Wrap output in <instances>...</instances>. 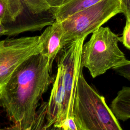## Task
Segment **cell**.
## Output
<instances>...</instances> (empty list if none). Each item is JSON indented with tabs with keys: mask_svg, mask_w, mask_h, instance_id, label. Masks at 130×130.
Segmentation results:
<instances>
[{
	"mask_svg": "<svg viewBox=\"0 0 130 130\" xmlns=\"http://www.w3.org/2000/svg\"><path fill=\"white\" fill-rule=\"evenodd\" d=\"M47 57L40 53L24 60L0 88V107L16 130H31L37 108L54 79Z\"/></svg>",
	"mask_w": 130,
	"mask_h": 130,
	"instance_id": "6da1fadb",
	"label": "cell"
},
{
	"mask_svg": "<svg viewBox=\"0 0 130 130\" xmlns=\"http://www.w3.org/2000/svg\"><path fill=\"white\" fill-rule=\"evenodd\" d=\"M72 117L80 130H123L105 98L80 72L74 98Z\"/></svg>",
	"mask_w": 130,
	"mask_h": 130,
	"instance_id": "7a4b0ae2",
	"label": "cell"
},
{
	"mask_svg": "<svg viewBox=\"0 0 130 130\" xmlns=\"http://www.w3.org/2000/svg\"><path fill=\"white\" fill-rule=\"evenodd\" d=\"M120 37L108 27H100L92 33L88 42L83 44L81 66L87 69L92 78L105 73L121 64L126 59L119 49Z\"/></svg>",
	"mask_w": 130,
	"mask_h": 130,
	"instance_id": "3957f363",
	"label": "cell"
},
{
	"mask_svg": "<svg viewBox=\"0 0 130 130\" xmlns=\"http://www.w3.org/2000/svg\"><path fill=\"white\" fill-rule=\"evenodd\" d=\"M121 13L120 0H101L60 22L63 29L64 46L85 38L99 29L116 14Z\"/></svg>",
	"mask_w": 130,
	"mask_h": 130,
	"instance_id": "277c9868",
	"label": "cell"
},
{
	"mask_svg": "<svg viewBox=\"0 0 130 130\" xmlns=\"http://www.w3.org/2000/svg\"><path fill=\"white\" fill-rule=\"evenodd\" d=\"M85 38L75 40L67 45L57 55V65L62 73V82L65 90L67 118L72 117L73 107L77 82L81 66V51Z\"/></svg>",
	"mask_w": 130,
	"mask_h": 130,
	"instance_id": "5b68a950",
	"label": "cell"
},
{
	"mask_svg": "<svg viewBox=\"0 0 130 130\" xmlns=\"http://www.w3.org/2000/svg\"><path fill=\"white\" fill-rule=\"evenodd\" d=\"M40 53L39 36L0 41V88L24 60Z\"/></svg>",
	"mask_w": 130,
	"mask_h": 130,
	"instance_id": "8992f818",
	"label": "cell"
},
{
	"mask_svg": "<svg viewBox=\"0 0 130 130\" xmlns=\"http://www.w3.org/2000/svg\"><path fill=\"white\" fill-rule=\"evenodd\" d=\"M46 118V129L52 126L62 127L63 122L67 118L66 95L62 82V73L60 68L58 67L50 98L47 102Z\"/></svg>",
	"mask_w": 130,
	"mask_h": 130,
	"instance_id": "52a82bcc",
	"label": "cell"
},
{
	"mask_svg": "<svg viewBox=\"0 0 130 130\" xmlns=\"http://www.w3.org/2000/svg\"><path fill=\"white\" fill-rule=\"evenodd\" d=\"M63 33L61 22L55 20L39 36L40 53L47 57L51 68L57 55L65 46Z\"/></svg>",
	"mask_w": 130,
	"mask_h": 130,
	"instance_id": "ba28073f",
	"label": "cell"
},
{
	"mask_svg": "<svg viewBox=\"0 0 130 130\" xmlns=\"http://www.w3.org/2000/svg\"><path fill=\"white\" fill-rule=\"evenodd\" d=\"M101 0H67L60 7L52 9L51 12L55 21L62 22L74 14L84 10Z\"/></svg>",
	"mask_w": 130,
	"mask_h": 130,
	"instance_id": "9c48e42d",
	"label": "cell"
},
{
	"mask_svg": "<svg viewBox=\"0 0 130 130\" xmlns=\"http://www.w3.org/2000/svg\"><path fill=\"white\" fill-rule=\"evenodd\" d=\"M110 108L118 120L130 119V87H123L111 103Z\"/></svg>",
	"mask_w": 130,
	"mask_h": 130,
	"instance_id": "30bf717a",
	"label": "cell"
},
{
	"mask_svg": "<svg viewBox=\"0 0 130 130\" xmlns=\"http://www.w3.org/2000/svg\"><path fill=\"white\" fill-rule=\"evenodd\" d=\"M23 9L20 0H0V21L4 24L15 22Z\"/></svg>",
	"mask_w": 130,
	"mask_h": 130,
	"instance_id": "8fae6325",
	"label": "cell"
},
{
	"mask_svg": "<svg viewBox=\"0 0 130 130\" xmlns=\"http://www.w3.org/2000/svg\"><path fill=\"white\" fill-rule=\"evenodd\" d=\"M24 6L32 14L37 15L48 11L50 9L45 0H20Z\"/></svg>",
	"mask_w": 130,
	"mask_h": 130,
	"instance_id": "7c38bea8",
	"label": "cell"
},
{
	"mask_svg": "<svg viewBox=\"0 0 130 130\" xmlns=\"http://www.w3.org/2000/svg\"><path fill=\"white\" fill-rule=\"evenodd\" d=\"M35 122L31 130H46L45 124L46 122V109L44 107L40 108Z\"/></svg>",
	"mask_w": 130,
	"mask_h": 130,
	"instance_id": "4fadbf2b",
	"label": "cell"
},
{
	"mask_svg": "<svg viewBox=\"0 0 130 130\" xmlns=\"http://www.w3.org/2000/svg\"><path fill=\"white\" fill-rule=\"evenodd\" d=\"M112 69L118 75L130 80V60L126 59L121 64Z\"/></svg>",
	"mask_w": 130,
	"mask_h": 130,
	"instance_id": "5bb4252c",
	"label": "cell"
},
{
	"mask_svg": "<svg viewBox=\"0 0 130 130\" xmlns=\"http://www.w3.org/2000/svg\"><path fill=\"white\" fill-rule=\"evenodd\" d=\"M120 42L128 49L130 50V19H127L123 28L121 37H120Z\"/></svg>",
	"mask_w": 130,
	"mask_h": 130,
	"instance_id": "9a60e30c",
	"label": "cell"
},
{
	"mask_svg": "<svg viewBox=\"0 0 130 130\" xmlns=\"http://www.w3.org/2000/svg\"><path fill=\"white\" fill-rule=\"evenodd\" d=\"M63 130H80L77 125L73 117L67 118L62 126Z\"/></svg>",
	"mask_w": 130,
	"mask_h": 130,
	"instance_id": "2e32d148",
	"label": "cell"
},
{
	"mask_svg": "<svg viewBox=\"0 0 130 130\" xmlns=\"http://www.w3.org/2000/svg\"><path fill=\"white\" fill-rule=\"evenodd\" d=\"M121 4V13L126 17V19H130V0H120Z\"/></svg>",
	"mask_w": 130,
	"mask_h": 130,
	"instance_id": "e0dca14e",
	"label": "cell"
},
{
	"mask_svg": "<svg viewBox=\"0 0 130 130\" xmlns=\"http://www.w3.org/2000/svg\"><path fill=\"white\" fill-rule=\"evenodd\" d=\"M50 8L54 9L60 7L67 0H45Z\"/></svg>",
	"mask_w": 130,
	"mask_h": 130,
	"instance_id": "ac0fdd59",
	"label": "cell"
},
{
	"mask_svg": "<svg viewBox=\"0 0 130 130\" xmlns=\"http://www.w3.org/2000/svg\"><path fill=\"white\" fill-rule=\"evenodd\" d=\"M7 31V28L5 26L4 24L0 21V37L3 35H6Z\"/></svg>",
	"mask_w": 130,
	"mask_h": 130,
	"instance_id": "d6986e66",
	"label": "cell"
},
{
	"mask_svg": "<svg viewBox=\"0 0 130 130\" xmlns=\"http://www.w3.org/2000/svg\"><path fill=\"white\" fill-rule=\"evenodd\" d=\"M46 130H63V129L62 127H55L54 126H52L47 128Z\"/></svg>",
	"mask_w": 130,
	"mask_h": 130,
	"instance_id": "ffe728a7",
	"label": "cell"
},
{
	"mask_svg": "<svg viewBox=\"0 0 130 130\" xmlns=\"http://www.w3.org/2000/svg\"><path fill=\"white\" fill-rule=\"evenodd\" d=\"M0 130H16V128L14 127V126H13L11 127H8V128H1Z\"/></svg>",
	"mask_w": 130,
	"mask_h": 130,
	"instance_id": "44dd1931",
	"label": "cell"
}]
</instances>
